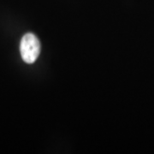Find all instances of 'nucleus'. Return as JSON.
<instances>
[{
  "mask_svg": "<svg viewBox=\"0 0 154 154\" xmlns=\"http://www.w3.org/2000/svg\"><path fill=\"white\" fill-rule=\"evenodd\" d=\"M20 51L22 60L27 63H33L40 53V42L33 33H26L21 40Z\"/></svg>",
  "mask_w": 154,
  "mask_h": 154,
  "instance_id": "nucleus-1",
  "label": "nucleus"
}]
</instances>
